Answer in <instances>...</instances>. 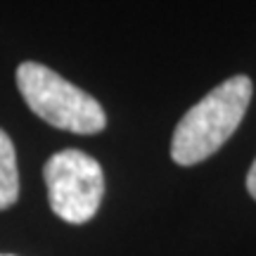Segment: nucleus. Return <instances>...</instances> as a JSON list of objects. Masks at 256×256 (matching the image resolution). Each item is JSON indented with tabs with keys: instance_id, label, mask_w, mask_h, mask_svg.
Listing matches in <instances>:
<instances>
[{
	"instance_id": "2",
	"label": "nucleus",
	"mask_w": 256,
	"mask_h": 256,
	"mask_svg": "<svg viewBox=\"0 0 256 256\" xmlns=\"http://www.w3.org/2000/svg\"><path fill=\"white\" fill-rule=\"evenodd\" d=\"M17 88L28 110L60 130L92 136L107 126V114L100 102L46 64H19Z\"/></svg>"
},
{
	"instance_id": "5",
	"label": "nucleus",
	"mask_w": 256,
	"mask_h": 256,
	"mask_svg": "<svg viewBox=\"0 0 256 256\" xmlns=\"http://www.w3.org/2000/svg\"><path fill=\"white\" fill-rule=\"evenodd\" d=\"M247 190L256 200V159H254V164H252V168H249V174H247Z\"/></svg>"
},
{
	"instance_id": "4",
	"label": "nucleus",
	"mask_w": 256,
	"mask_h": 256,
	"mask_svg": "<svg viewBox=\"0 0 256 256\" xmlns=\"http://www.w3.org/2000/svg\"><path fill=\"white\" fill-rule=\"evenodd\" d=\"M19 200L17 152L10 136L0 128V211L10 209Z\"/></svg>"
},
{
	"instance_id": "1",
	"label": "nucleus",
	"mask_w": 256,
	"mask_h": 256,
	"mask_svg": "<svg viewBox=\"0 0 256 256\" xmlns=\"http://www.w3.org/2000/svg\"><path fill=\"white\" fill-rule=\"evenodd\" d=\"M254 95V83L249 76H230L218 88L188 110L176 126L171 140V156L176 164L192 166L218 152L238 126L242 124Z\"/></svg>"
},
{
	"instance_id": "6",
	"label": "nucleus",
	"mask_w": 256,
	"mask_h": 256,
	"mask_svg": "<svg viewBox=\"0 0 256 256\" xmlns=\"http://www.w3.org/2000/svg\"><path fill=\"white\" fill-rule=\"evenodd\" d=\"M0 256H2V254H0Z\"/></svg>"
},
{
	"instance_id": "3",
	"label": "nucleus",
	"mask_w": 256,
	"mask_h": 256,
	"mask_svg": "<svg viewBox=\"0 0 256 256\" xmlns=\"http://www.w3.org/2000/svg\"><path fill=\"white\" fill-rule=\"evenodd\" d=\"M50 209L72 226H81L98 214L104 194V174L98 159L81 150L55 152L43 166Z\"/></svg>"
}]
</instances>
